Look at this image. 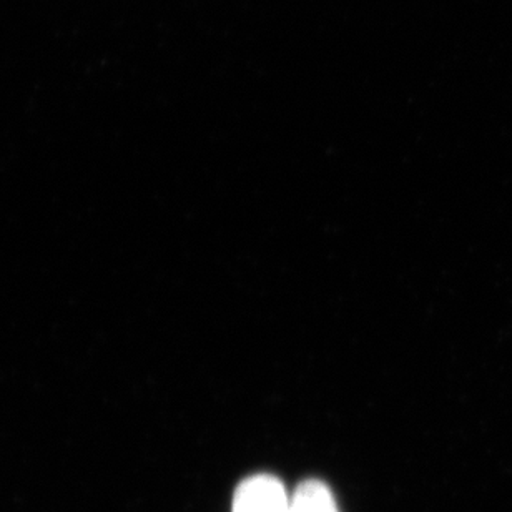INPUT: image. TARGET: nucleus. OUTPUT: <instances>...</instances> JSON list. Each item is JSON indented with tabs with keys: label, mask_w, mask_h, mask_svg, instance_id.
Here are the masks:
<instances>
[{
	"label": "nucleus",
	"mask_w": 512,
	"mask_h": 512,
	"mask_svg": "<svg viewBox=\"0 0 512 512\" xmlns=\"http://www.w3.org/2000/svg\"><path fill=\"white\" fill-rule=\"evenodd\" d=\"M290 496L270 474L245 479L233 498V512H288Z\"/></svg>",
	"instance_id": "f257e3e1"
},
{
	"label": "nucleus",
	"mask_w": 512,
	"mask_h": 512,
	"mask_svg": "<svg viewBox=\"0 0 512 512\" xmlns=\"http://www.w3.org/2000/svg\"><path fill=\"white\" fill-rule=\"evenodd\" d=\"M288 512H340L330 488L321 481L311 479L296 488L290 496Z\"/></svg>",
	"instance_id": "f03ea898"
}]
</instances>
